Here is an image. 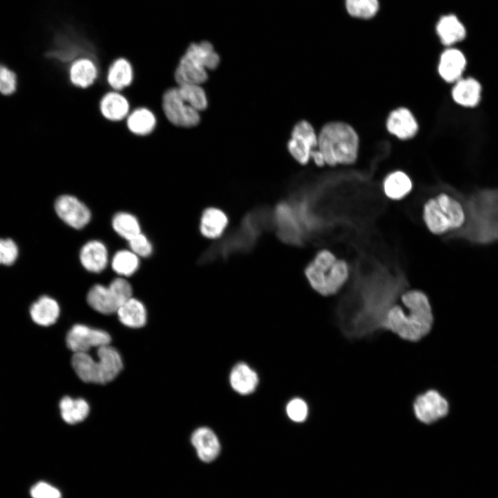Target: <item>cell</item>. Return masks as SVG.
Returning a JSON list of instances; mask_svg holds the SVG:
<instances>
[{
    "instance_id": "obj_1",
    "label": "cell",
    "mask_w": 498,
    "mask_h": 498,
    "mask_svg": "<svg viewBox=\"0 0 498 498\" xmlns=\"http://www.w3.org/2000/svg\"><path fill=\"white\" fill-rule=\"evenodd\" d=\"M400 304H391L383 321V329L401 339L417 342L431 331L434 315L430 299L425 292L409 289L400 295Z\"/></svg>"
},
{
    "instance_id": "obj_2",
    "label": "cell",
    "mask_w": 498,
    "mask_h": 498,
    "mask_svg": "<svg viewBox=\"0 0 498 498\" xmlns=\"http://www.w3.org/2000/svg\"><path fill=\"white\" fill-rule=\"evenodd\" d=\"M463 236L486 243L498 239V190H485L472 196L468 203Z\"/></svg>"
},
{
    "instance_id": "obj_3",
    "label": "cell",
    "mask_w": 498,
    "mask_h": 498,
    "mask_svg": "<svg viewBox=\"0 0 498 498\" xmlns=\"http://www.w3.org/2000/svg\"><path fill=\"white\" fill-rule=\"evenodd\" d=\"M317 149L329 166L353 164L358 156L360 139L349 123L332 121L325 124L317 134Z\"/></svg>"
},
{
    "instance_id": "obj_4",
    "label": "cell",
    "mask_w": 498,
    "mask_h": 498,
    "mask_svg": "<svg viewBox=\"0 0 498 498\" xmlns=\"http://www.w3.org/2000/svg\"><path fill=\"white\" fill-rule=\"evenodd\" d=\"M311 288L320 295L329 297L338 293L349 277L347 261L338 258L329 250L318 251L304 270Z\"/></svg>"
},
{
    "instance_id": "obj_5",
    "label": "cell",
    "mask_w": 498,
    "mask_h": 498,
    "mask_svg": "<svg viewBox=\"0 0 498 498\" xmlns=\"http://www.w3.org/2000/svg\"><path fill=\"white\" fill-rule=\"evenodd\" d=\"M98 359L89 353H74L72 366L77 376L85 382L106 384L113 380L122 369L119 352L110 344L97 349Z\"/></svg>"
},
{
    "instance_id": "obj_6",
    "label": "cell",
    "mask_w": 498,
    "mask_h": 498,
    "mask_svg": "<svg viewBox=\"0 0 498 498\" xmlns=\"http://www.w3.org/2000/svg\"><path fill=\"white\" fill-rule=\"evenodd\" d=\"M220 62L219 55L208 42L192 43L180 58L174 71V80L178 84L205 82L207 69H215Z\"/></svg>"
},
{
    "instance_id": "obj_7",
    "label": "cell",
    "mask_w": 498,
    "mask_h": 498,
    "mask_svg": "<svg viewBox=\"0 0 498 498\" xmlns=\"http://www.w3.org/2000/svg\"><path fill=\"white\" fill-rule=\"evenodd\" d=\"M461 203L446 193L430 198L423 206L422 218L428 230L436 235L460 228L465 223Z\"/></svg>"
},
{
    "instance_id": "obj_8",
    "label": "cell",
    "mask_w": 498,
    "mask_h": 498,
    "mask_svg": "<svg viewBox=\"0 0 498 498\" xmlns=\"http://www.w3.org/2000/svg\"><path fill=\"white\" fill-rule=\"evenodd\" d=\"M46 56L68 64L81 56H90L98 61L94 45L73 26H66L56 34L53 48Z\"/></svg>"
},
{
    "instance_id": "obj_9",
    "label": "cell",
    "mask_w": 498,
    "mask_h": 498,
    "mask_svg": "<svg viewBox=\"0 0 498 498\" xmlns=\"http://www.w3.org/2000/svg\"><path fill=\"white\" fill-rule=\"evenodd\" d=\"M160 108L163 116L174 127L191 128L200 122L199 111L183 100L177 86H169L163 92Z\"/></svg>"
},
{
    "instance_id": "obj_10",
    "label": "cell",
    "mask_w": 498,
    "mask_h": 498,
    "mask_svg": "<svg viewBox=\"0 0 498 498\" xmlns=\"http://www.w3.org/2000/svg\"><path fill=\"white\" fill-rule=\"evenodd\" d=\"M413 411L418 421L430 425L447 416L449 403L438 391L430 389L415 398Z\"/></svg>"
},
{
    "instance_id": "obj_11",
    "label": "cell",
    "mask_w": 498,
    "mask_h": 498,
    "mask_svg": "<svg viewBox=\"0 0 498 498\" xmlns=\"http://www.w3.org/2000/svg\"><path fill=\"white\" fill-rule=\"evenodd\" d=\"M317 134L313 127L306 120L298 122L293 127L288 149L292 156L302 165L311 160L313 150L317 148Z\"/></svg>"
},
{
    "instance_id": "obj_12",
    "label": "cell",
    "mask_w": 498,
    "mask_h": 498,
    "mask_svg": "<svg viewBox=\"0 0 498 498\" xmlns=\"http://www.w3.org/2000/svg\"><path fill=\"white\" fill-rule=\"evenodd\" d=\"M109 334L84 324H75L66 335V344L74 353H88L93 348L110 344Z\"/></svg>"
},
{
    "instance_id": "obj_13",
    "label": "cell",
    "mask_w": 498,
    "mask_h": 498,
    "mask_svg": "<svg viewBox=\"0 0 498 498\" xmlns=\"http://www.w3.org/2000/svg\"><path fill=\"white\" fill-rule=\"evenodd\" d=\"M101 73L99 61L90 56H81L68 64L66 75L71 86L86 90L97 84Z\"/></svg>"
},
{
    "instance_id": "obj_14",
    "label": "cell",
    "mask_w": 498,
    "mask_h": 498,
    "mask_svg": "<svg viewBox=\"0 0 498 498\" xmlns=\"http://www.w3.org/2000/svg\"><path fill=\"white\" fill-rule=\"evenodd\" d=\"M98 108L104 120L122 123L132 109V105L124 92L108 89L100 96Z\"/></svg>"
},
{
    "instance_id": "obj_15",
    "label": "cell",
    "mask_w": 498,
    "mask_h": 498,
    "mask_svg": "<svg viewBox=\"0 0 498 498\" xmlns=\"http://www.w3.org/2000/svg\"><path fill=\"white\" fill-rule=\"evenodd\" d=\"M55 209L62 221L75 229L84 228L91 219L89 208L72 195L59 196L55 201Z\"/></svg>"
},
{
    "instance_id": "obj_16",
    "label": "cell",
    "mask_w": 498,
    "mask_h": 498,
    "mask_svg": "<svg viewBox=\"0 0 498 498\" xmlns=\"http://www.w3.org/2000/svg\"><path fill=\"white\" fill-rule=\"evenodd\" d=\"M135 76L132 62L124 57H118L107 66L104 72V82L109 89L124 92L133 84Z\"/></svg>"
},
{
    "instance_id": "obj_17",
    "label": "cell",
    "mask_w": 498,
    "mask_h": 498,
    "mask_svg": "<svg viewBox=\"0 0 498 498\" xmlns=\"http://www.w3.org/2000/svg\"><path fill=\"white\" fill-rule=\"evenodd\" d=\"M159 116L156 111L147 106H137L132 108L124 121L127 131L138 138H146L156 131Z\"/></svg>"
},
{
    "instance_id": "obj_18",
    "label": "cell",
    "mask_w": 498,
    "mask_h": 498,
    "mask_svg": "<svg viewBox=\"0 0 498 498\" xmlns=\"http://www.w3.org/2000/svg\"><path fill=\"white\" fill-rule=\"evenodd\" d=\"M467 67V59L459 49L448 47L440 55L437 71L446 83L454 84L463 77Z\"/></svg>"
},
{
    "instance_id": "obj_19",
    "label": "cell",
    "mask_w": 498,
    "mask_h": 498,
    "mask_svg": "<svg viewBox=\"0 0 498 498\" xmlns=\"http://www.w3.org/2000/svg\"><path fill=\"white\" fill-rule=\"evenodd\" d=\"M386 128L391 135L400 140H405L416 136L418 130V124L409 109L400 107L392 110L388 115Z\"/></svg>"
},
{
    "instance_id": "obj_20",
    "label": "cell",
    "mask_w": 498,
    "mask_h": 498,
    "mask_svg": "<svg viewBox=\"0 0 498 498\" xmlns=\"http://www.w3.org/2000/svg\"><path fill=\"white\" fill-rule=\"evenodd\" d=\"M482 90V85L477 78L472 76L462 77L454 83L451 97L459 106L473 109L481 102Z\"/></svg>"
},
{
    "instance_id": "obj_21",
    "label": "cell",
    "mask_w": 498,
    "mask_h": 498,
    "mask_svg": "<svg viewBox=\"0 0 498 498\" xmlns=\"http://www.w3.org/2000/svg\"><path fill=\"white\" fill-rule=\"evenodd\" d=\"M191 443L199 459L204 463L215 460L221 452V444L215 433L210 428L201 427L192 434Z\"/></svg>"
},
{
    "instance_id": "obj_22",
    "label": "cell",
    "mask_w": 498,
    "mask_h": 498,
    "mask_svg": "<svg viewBox=\"0 0 498 498\" xmlns=\"http://www.w3.org/2000/svg\"><path fill=\"white\" fill-rule=\"evenodd\" d=\"M87 302L96 311L106 315L116 313L122 305L116 294L108 286L94 285L87 294Z\"/></svg>"
},
{
    "instance_id": "obj_23",
    "label": "cell",
    "mask_w": 498,
    "mask_h": 498,
    "mask_svg": "<svg viewBox=\"0 0 498 498\" xmlns=\"http://www.w3.org/2000/svg\"><path fill=\"white\" fill-rule=\"evenodd\" d=\"M80 259L89 271L100 273L107 266L108 252L105 246L99 241H90L82 248Z\"/></svg>"
},
{
    "instance_id": "obj_24",
    "label": "cell",
    "mask_w": 498,
    "mask_h": 498,
    "mask_svg": "<svg viewBox=\"0 0 498 498\" xmlns=\"http://www.w3.org/2000/svg\"><path fill=\"white\" fill-rule=\"evenodd\" d=\"M436 29L441 44L448 47L463 41L467 33L464 25L452 14L441 17Z\"/></svg>"
},
{
    "instance_id": "obj_25",
    "label": "cell",
    "mask_w": 498,
    "mask_h": 498,
    "mask_svg": "<svg viewBox=\"0 0 498 498\" xmlns=\"http://www.w3.org/2000/svg\"><path fill=\"white\" fill-rule=\"evenodd\" d=\"M258 376L247 364L239 362L232 369L230 383L232 389L242 395L252 393L258 384Z\"/></svg>"
},
{
    "instance_id": "obj_26",
    "label": "cell",
    "mask_w": 498,
    "mask_h": 498,
    "mask_svg": "<svg viewBox=\"0 0 498 498\" xmlns=\"http://www.w3.org/2000/svg\"><path fill=\"white\" fill-rule=\"evenodd\" d=\"M412 188V179L405 172L400 170L389 173L382 183L385 196L395 201L403 199L411 192Z\"/></svg>"
},
{
    "instance_id": "obj_27",
    "label": "cell",
    "mask_w": 498,
    "mask_h": 498,
    "mask_svg": "<svg viewBox=\"0 0 498 498\" xmlns=\"http://www.w3.org/2000/svg\"><path fill=\"white\" fill-rule=\"evenodd\" d=\"M58 303L48 296H42L30 308L32 320L37 324L48 326L53 324L59 315Z\"/></svg>"
},
{
    "instance_id": "obj_28",
    "label": "cell",
    "mask_w": 498,
    "mask_h": 498,
    "mask_svg": "<svg viewBox=\"0 0 498 498\" xmlns=\"http://www.w3.org/2000/svg\"><path fill=\"white\" fill-rule=\"evenodd\" d=\"M228 222V217L222 210L216 208H207L201 218V232L206 238L216 239L221 235Z\"/></svg>"
},
{
    "instance_id": "obj_29",
    "label": "cell",
    "mask_w": 498,
    "mask_h": 498,
    "mask_svg": "<svg viewBox=\"0 0 498 498\" xmlns=\"http://www.w3.org/2000/svg\"><path fill=\"white\" fill-rule=\"evenodd\" d=\"M117 314L122 324L130 328H140L147 321V312L143 304L131 297L118 309Z\"/></svg>"
},
{
    "instance_id": "obj_30",
    "label": "cell",
    "mask_w": 498,
    "mask_h": 498,
    "mask_svg": "<svg viewBox=\"0 0 498 498\" xmlns=\"http://www.w3.org/2000/svg\"><path fill=\"white\" fill-rule=\"evenodd\" d=\"M59 409L63 420L68 424H76L84 421L89 413V405L83 398L65 396L59 402Z\"/></svg>"
},
{
    "instance_id": "obj_31",
    "label": "cell",
    "mask_w": 498,
    "mask_h": 498,
    "mask_svg": "<svg viewBox=\"0 0 498 498\" xmlns=\"http://www.w3.org/2000/svg\"><path fill=\"white\" fill-rule=\"evenodd\" d=\"M177 88L183 100L196 111H203L207 108V96L200 84H178Z\"/></svg>"
},
{
    "instance_id": "obj_32",
    "label": "cell",
    "mask_w": 498,
    "mask_h": 498,
    "mask_svg": "<svg viewBox=\"0 0 498 498\" xmlns=\"http://www.w3.org/2000/svg\"><path fill=\"white\" fill-rule=\"evenodd\" d=\"M115 231L127 240L140 233V227L138 219L127 212L117 213L112 220Z\"/></svg>"
},
{
    "instance_id": "obj_33",
    "label": "cell",
    "mask_w": 498,
    "mask_h": 498,
    "mask_svg": "<svg viewBox=\"0 0 498 498\" xmlns=\"http://www.w3.org/2000/svg\"><path fill=\"white\" fill-rule=\"evenodd\" d=\"M111 266L113 270L118 274L130 276L138 268V256L131 250H120L114 255Z\"/></svg>"
},
{
    "instance_id": "obj_34",
    "label": "cell",
    "mask_w": 498,
    "mask_h": 498,
    "mask_svg": "<svg viewBox=\"0 0 498 498\" xmlns=\"http://www.w3.org/2000/svg\"><path fill=\"white\" fill-rule=\"evenodd\" d=\"M346 8L348 13L358 18L369 19L378 12V0H346Z\"/></svg>"
},
{
    "instance_id": "obj_35",
    "label": "cell",
    "mask_w": 498,
    "mask_h": 498,
    "mask_svg": "<svg viewBox=\"0 0 498 498\" xmlns=\"http://www.w3.org/2000/svg\"><path fill=\"white\" fill-rule=\"evenodd\" d=\"M308 409L306 403L299 398H295L289 401L286 409L289 418L297 423H301L306 420L308 416Z\"/></svg>"
},
{
    "instance_id": "obj_36",
    "label": "cell",
    "mask_w": 498,
    "mask_h": 498,
    "mask_svg": "<svg viewBox=\"0 0 498 498\" xmlns=\"http://www.w3.org/2000/svg\"><path fill=\"white\" fill-rule=\"evenodd\" d=\"M18 256V248L10 239H0V264L10 266Z\"/></svg>"
},
{
    "instance_id": "obj_37",
    "label": "cell",
    "mask_w": 498,
    "mask_h": 498,
    "mask_svg": "<svg viewBox=\"0 0 498 498\" xmlns=\"http://www.w3.org/2000/svg\"><path fill=\"white\" fill-rule=\"evenodd\" d=\"M17 88L15 73L6 66L0 64V93L8 95L12 94Z\"/></svg>"
},
{
    "instance_id": "obj_38",
    "label": "cell",
    "mask_w": 498,
    "mask_h": 498,
    "mask_svg": "<svg viewBox=\"0 0 498 498\" xmlns=\"http://www.w3.org/2000/svg\"><path fill=\"white\" fill-rule=\"evenodd\" d=\"M32 498H62L60 490L46 481H39L32 486Z\"/></svg>"
},
{
    "instance_id": "obj_39",
    "label": "cell",
    "mask_w": 498,
    "mask_h": 498,
    "mask_svg": "<svg viewBox=\"0 0 498 498\" xmlns=\"http://www.w3.org/2000/svg\"><path fill=\"white\" fill-rule=\"evenodd\" d=\"M129 242L131 250L136 255L146 257L151 254V244L141 232L129 240Z\"/></svg>"
},
{
    "instance_id": "obj_40",
    "label": "cell",
    "mask_w": 498,
    "mask_h": 498,
    "mask_svg": "<svg viewBox=\"0 0 498 498\" xmlns=\"http://www.w3.org/2000/svg\"><path fill=\"white\" fill-rule=\"evenodd\" d=\"M122 304L132 297V288L128 281L122 277L114 279L109 285Z\"/></svg>"
},
{
    "instance_id": "obj_41",
    "label": "cell",
    "mask_w": 498,
    "mask_h": 498,
    "mask_svg": "<svg viewBox=\"0 0 498 498\" xmlns=\"http://www.w3.org/2000/svg\"><path fill=\"white\" fill-rule=\"evenodd\" d=\"M311 159H313L317 166L322 167L326 165L324 157L317 148L311 153Z\"/></svg>"
}]
</instances>
